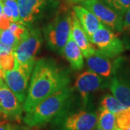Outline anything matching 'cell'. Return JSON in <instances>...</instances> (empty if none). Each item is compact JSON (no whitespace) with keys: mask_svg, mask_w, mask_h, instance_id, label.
Returning <instances> with one entry per match:
<instances>
[{"mask_svg":"<svg viewBox=\"0 0 130 130\" xmlns=\"http://www.w3.org/2000/svg\"><path fill=\"white\" fill-rule=\"evenodd\" d=\"M70 82L69 72L61 68L51 59L42 58L36 61L23 104V111H30L46 98L67 88Z\"/></svg>","mask_w":130,"mask_h":130,"instance_id":"1","label":"cell"},{"mask_svg":"<svg viewBox=\"0 0 130 130\" xmlns=\"http://www.w3.org/2000/svg\"><path fill=\"white\" fill-rule=\"evenodd\" d=\"M73 93L72 88H65L46 98L29 111L23 119L29 127L41 126L54 119L68 106Z\"/></svg>","mask_w":130,"mask_h":130,"instance_id":"2","label":"cell"},{"mask_svg":"<svg viewBox=\"0 0 130 130\" xmlns=\"http://www.w3.org/2000/svg\"><path fill=\"white\" fill-rule=\"evenodd\" d=\"M71 12H64L59 14L44 28V38L48 46L60 54H63L64 47L70 36L72 23Z\"/></svg>","mask_w":130,"mask_h":130,"instance_id":"3","label":"cell"},{"mask_svg":"<svg viewBox=\"0 0 130 130\" xmlns=\"http://www.w3.org/2000/svg\"><path fill=\"white\" fill-rule=\"evenodd\" d=\"M36 61L17 65L14 70L5 72V81L19 101L23 104L27 96L29 80Z\"/></svg>","mask_w":130,"mask_h":130,"instance_id":"4","label":"cell"},{"mask_svg":"<svg viewBox=\"0 0 130 130\" xmlns=\"http://www.w3.org/2000/svg\"><path fill=\"white\" fill-rule=\"evenodd\" d=\"M90 41L96 48L95 52L110 59L115 58L124 51V43L103 25L90 36Z\"/></svg>","mask_w":130,"mask_h":130,"instance_id":"5","label":"cell"},{"mask_svg":"<svg viewBox=\"0 0 130 130\" xmlns=\"http://www.w3.org/2000/svg\"><path fill=\"white\" fill-rule=\"evenodd\" d=\"M56 119V130H93L97 126L98 114L95 112L67 113L66 108Z\"/></svg>","mask_w":130,"mask_h":130,"instance_id":"6","label":"cell"},{"mask_svg":"<svg viewBox=\"0 0 130 130\" xmlns=\"http://www.w3.org/2000/svg\"><path fill=\"white\" fill-rule=\"evenodd\" d=\"M42 36L39 30L30 28L28 34L19 42L12 51L16 59V67L35 60V56L40 49Z\"/></svg>","mask_w":130,"mask_h":130,"instance_id":"7","label":"cell"},{"mask_svg":"<svg viewBox=\"0 0 130 130\" xmlns=\"http://www.w3.org/2000/svg\"><path fill=\"white\" fill-rule=\"evenodd\" d=\"M81 3L82 6L92 12L104 26L114 31L121 32L123 16L102 0H85Z\"/></svg>","mask_w":130,"mask_h":130,"instance_id":"8","label":"cell"},{"mask_svg":"<svg viewBox=\"0 0 130 130\" xmlns=\"http://www.w3.org/2000/svg\"><path fill=\"white\" fill-rule=\"evenodd\" d=\"M23 111V103L4 84L0 88V120L20 122Z\"/></svg>","mask_w":130,"mask_h":130,"instance_id":"9","label":"cell"},{"mask_svg":"<svg viewBox=\"0 0 130 130\" xmlns=\"http://www.w3.org/2000/svg\"><path fill=\"white\" fill-rule=\"evenodd\" d=\"M17 3L20 23L30 27L43 12L46 0H17Z\"/></svg>","mask_w":130,"mask_h":130,"instance_id":"10","label":"cell"},{"mask_svg":"<svg viewBox=\"0 0 130 130\" xmlns=\"http://www.w3.org/2000/svg\"><path fill=\"white\" fill-rule=\"evenodd\" d=\"M103 79L101 76L91 71H87L79 75L76 79L75 87L80 94L85 107L88 102L89 94L102 86Z\"/></svg>","mask_w":130,"mask_h":130,"instance_id":"11","label":"cell"},{"mask_svg":"<svg viewBox=\"0 0 130 130\" xmlns=\"http://www.w3.org/2000/svg\"><path fill=\"white\" fill-rule=\"evenodd\" d=\"M72 23H71V32L74 41L81 49L83 56L88 58L93 55L95 52V49L90 41V38L85 32L83 27L79 23L74 11L71 12Z\"/></svg>","mask_w":130,"mask_h":130,"instance_id":"12","label":"cell"},{"mask_svg":"<svg viewBox=\"0 0 130 130\" xmlns=\"http://www.w3.org/2000/svg\"><path fill=\"white\" fill-rule=\"evenodd\" d=\"M87 64L90 70L103 77H109L114 71V62L110 58L103 56L95 52V54L87 58Z\"/></svg>","mask_w":130,"mask_h":130,"instance_id":"13","label":"cell"},{"mask_svg":"<svg viewBox=\"0 0 130 130\" xmlns=\"http://www.w3.org/2000/svg\"><path fill=\"white\" fill-rule=\"evenodd\" d=\"M73 11L89 38L103 25L97 17L83 6H74Z\"/></svg>","mask_w":130,"mask_h":130,"instance_id":"14","label":"cell"},{"mask_svg":"<svg viewBox=\"0 0 130 130\" xmlns=\"http://www.w3.org/2000/svg\"><path fill=\"white\" fill-rule=\"evenodd\" d=\"M63 54L74 70H81L83 67V54L72 37L71 30L68 40L63 49Z\"/></svg>","mask_w":130,"mask_h":130,"instance_id":"15","label":"cell"},{"mask_svg":"<svg viewBox=\"0 0 130 130\" xmlns=\"http://www.w3.org/2000/svg\"><path fill=\"white\" fill-rule=\"evenodd\" d=\"M109 88L114 97L126 107L130 108V85L114 76L110 82Z\"/></svg>","mask_w":130,"mask_h":130,"instance_id":"16","label":"cell"},{"mask_svg":"<svg viewBox=\"0 0 130 130\" xmlns=\"http://www.w3.org/2000/svg\"><path fill=\"white\" fill-rule=\"evenodd\" d=\"M97 127L103 130H118L116 115L106 109L101 108L98 115Z\"/></svg>","mask_w":130,"mask_h":130,"instance_id":"17","label":"cell"},{"mask_svg":"<svg viewBox=\"0 0 130 130\" xmlns=\"http://www.w3.org/2000/svg\"><path fill=\"white\" fill-rule=\"evenodd\" d=\"M113 74L117 78L130 85V63H126L123 58H119L114 61Z\"/></svg>","mask_w":130,"mask_h":130,"instance_id":"18","label":"cell"},{"mask_svg":"<svg viewBox=\"0 0 130 130\" xmlns=\"http://www.w3.org/2000/svg\"><path fill=\"white\" fill-rule=\"evenodd\" d=\"M101 108L106 109L109 111L116 114L128 107L123 105L116 97L113 95L107 94L103 98L101 102Z\"/></svg>","mask_w":130,"mask_h":130,"instance_id":"19","label":"cell"},{"mask_svg":"<svg viewBox=\"0 0 130 130\" xmlns=\"http://www.w3.org/2000/svg\"><path fill=\"white\" fill-rule=\"evenodd\" d=\"M108 7L122 16L130 8V0H102Z\"/></svg>","mask_w":130,"mask_h":130,"instance_id":"20","label":"cell"},{"mask_svg":"<svg viewBox=\"0 0 130 130\" xmlns=\"http://www.w3.org/2000/svg\"><path fill=\"white\" fill-rule=\"evenodd\" d=\"M115 115L116 126L119 129L124 130L130 128V108L128 107Z\"/></svg>","mask_w":130,"mask_h":130,"instance_id":"21","label":"cell"},{"mask_svg":"<svg viewBox=\"0 0 130 130\" xmlns=\"http://www.w3.org/2000/svg\"><path fill=\"white\" fill-rule=\"evenodd\" d=\"M16 67V59L13 53L0 55V68L4 72L14 70Z\"/></svg>","mask_w":130,"mask_h":130,"instance_id":"22","label":"cell"},{"mask_svg":"<svg viewBox=\"0 0 130 130\" xmlns=\"http://www.w3.org/2000/svg\"><path fill=\"white\" fill-rule=\"evenodd\" d=\"M28 26H25L20 23H16V22H12L9 25V29L11 32L14 34L17 40L20 42L23 38L27 34H28L29 29Z\"/></svg>","mask_w":130,"mask_h":130,"instance_id":"23","label":"cell"},{"mask_svg":"<svg viewBox=\"0 0 130 130\" xmlns=\"http://www.w3.org/2000/svg\"><path fill=\"white\" fill-rule=\"evenodd\" d=\"M0 43L10 46L13 48L14 50L19 42L14 36V34L9 29H6L0 30Z\"/></svg>","mask_w":130,"mask_h":130,"instance_id":"24","label":"cell"},{"mask_svg":"<svg viewBox=\"0 0 130 130\" xmlns=\"http://www.w3.org/2000/svg\"><path fill=\"white\" fill-rule=\"evenodd\" d=\"M121 32H124L126 36L130 37V8L126 12L123 16Z\"/></svg>","mask_w":130,"mask_h":130,"instance_id":"25","label":"cell"},{"mask_svg":"<svg viewBox=\"0 0 130 130\" xmlns=\"http://www.w3.org/2000/svg\"><path fill=\"white\" fill-rule=\"evenodd\" d=\"M0 130H23L18 124H12L11 121H0Z\"/></svg>","mask_w":130,"mask_h":130,"instance_id":"26","label":"cell"},{"mask_svg":"<svg viewBox=\"0 0 130 130\" xmlns=\"http://www.w3.org/2000/svg\"><path fill=\"white\" fill-rule=\"evenodd\" d=\"M11 23L12 22L8 18V17L5 13H2V15L0 16V30L8 29Z\"/></svg>","mask_w":130,"mask_h":130,"instance_id":"27","label":"cell"},{"mask_svg":"<svg viewBox=\"0 0 130 130\" xmlns=\"http://www.w3.org/2000/svg\"><path fill=\"white\" fill-rule=\"evenodd\" d=\"M3 13H5L8 18L11 20V22H12V9L9 8V7L4 5L3 7Z\"/></svg>","mask_w":130,"mask_h":130,"instance_id":"28","label":"cell"},{"mask_svg":"<svg viewBox=\"0 0 130 130\" xmlns=\"http://www.w3.org/2000/svg\"><path fill=\"white\" fill-rule=\"evenodd\" d=\"M5 72L2 70V69H0V79H5Z\"/></svg>","mask_w":130,"mask_h":130,"instance_id":"29","label":"cell"},{"mask_svg":"<svg viewBox=\"0 0 130 130\" xmlns=\"http://www.w3.org/2000/svg\"><path fill=\"white\" fill-rule=\"evenodd\" d=\"M3 7H4V5H3L2 0H0V16L3 13Z\"/></svg>","mask_w":130,"mask_h":130,"instance_id":"30","label":"cell"},{"mask_svg":"<svg viewBox=\"0 0 130 130\" xmlns=\"http://www.w3.org/2000/svg\"><path fill=\"white\" fill-rule=\"evenodd\" d=\"M69 1L72 2H74V3H77V2H83L85 0H69Z\"/></svg>","mask_w":130,"mask_h":130,"instance_id":"31","label":"cell"},{"mask_svg":"<svg viewBox=\"0 0 130 130\" xmlns=\"http://www.w3.org/2000/svg\"><path fill=\"white\" fill-rule=\"evenodd\" d=\"M4 84H5V83H4V79H0V88L3 86Z\"/></svg>","mask_w":130,"mask_h":130,"instance_id":"32","label":"cell"},{"mask_svg":"<svg viewBox=\"0 0 130 130\" xmlns=\"http://www.w3.org/2000/svg\"><path fill=\"white\" fill-rule=\"evenodd\" d=\"M93 130H103V129H100V128H96V129H94Z\"/></svg>","mask_w":130,"mask_h":130,"instance_id":"33","label":"cell"},{"mask_svg":"<svg viewBox=\"0 0 130 130\" xmlns=\"http://www.w3.org/2000/svg\"><path fill=\"white\" fill-rule=\"evenodd\" d=\"M118 130H121V129H118ZM124 130H130V128H129V129H124Z\"/></svg>","mask_w":130,"mask_h":130,"instance_id":"34","label":"cell"},{"mask_svg":"<svg viewBox=\"0 0 130 130\" xmlns=\"http://www.w3.org/2000/svg\"><path fill=\"white\" fill-rule=\"evenodd\" d=\"M0 69H1V68H0Z\"/></svg>","mask_w":130,"mask_h":130,"instance_id":"35","label":"cell"},{"mask_svg":"<svg viewBox=\"0 0 130 130\" xmlns=\"http://www.w3.org/2000/svg\"></svg>","mask_w":130,"mask_h":130,"instance_id":"36","label":"cell"}]
</instances>
